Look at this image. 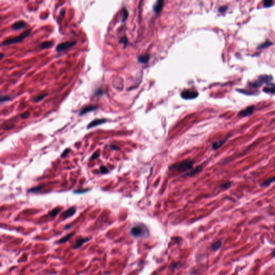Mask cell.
Masks as SVG:
<instances>
[{
  "label": "cell",
  "instance_id": "cell-1",
  "mask_svg": "<svg viewBox=\"0 0 275 275\" xmlns=\"http://www.w3.org/2000/svg\"><path fill=\"white\" fill-rule=\"evenodd\" d=\"M131 233L133 237L137 238L147 237L148 230L145 225L141 224L135 225L131 229Z\"/></svg>",
  "mask_w": 275,
  "mask_h": 275
},
{
  "label": "cell",
  "instance_id": "cell-2",
  "mask_svg": "<svg viewBox=\"0 0 275 275\" xmlns=\"http://www.w3.org/2000/svg\"><path fill=\"white\" fill-rule=\"evenodd\" d=\"M31 30L29 29V30H28L27 31H25L23 32L18 36L15 37H13V38H11L7 39H6V40H5L3 41L2 44H1V46H8V45H11V44L19 43V42L22 41V40H23L25 38H27V37L29 36V35L31 34Z\"/></svg>",
  "mask_w": 275,
  "mask_h": 275
},
{
  "label": "cell",
  "instance_id": "cell-3",
  "mask_svg": "<svg viewBox=\"0 0 275 275\" xmlns=\"http://www.w3.org/2000/svg\"><path fill=\"white\" fill-rule=\"evenodd\" d=\"M273 80V77L271 75H261L258 77L257 80L253 82L249 83V85L251 87L253 88H259L261 87L262 85L264 83H268L270 82L271 81Z\"/></svg>",
  "mask_w": 275,
  "mask_h": 275
},
{
  "label": "cell",
  "instance_id": "cell-4",
  "mask_svg": "<svg viewBox=\"0 0 275 275\" xmlns=\"http://www.w3.org/2000/svg\"><path fill=\"white\" fill-rule=\"evenodd\" d=\"M193 164L192 162L187 160L173 165L171 167V168H173L175 170L180 171H186V170L191 169Z\"/></svg>",
  "mask_w": 275,
  "mask_h": 275
},
{
  "label": "cell",
  "instance_id": "cell-5",
  "mask_svg": "<svg viewBox=\"0 0 275 275\" xmlns=\"http://www.w3.org/2000/svg\"><path fill=\"white\" fill-rule=\"evenodd\" d=\"M76 44L77 41H66L65 43H62L58 44L56 47V50L58 52H61L71 48L73 46H75Z\"/></svg>",
  "mask_w": 275,
  "mask_h": 275
},
{
  "label": "cell",
  "instance_id": "cell-6",
  "mask_svg": "<svg viewBox=\"0 0 275 275\" xmlns=\"http://www.w3.org/2000/svg\"><path fill=\"white\" fill-rule=\"evenodd\" d=\"M181 95L184 99H193L198 96V92L192 90H186L181 92Z\"/></svg>",
  "mask_w": 275,
  "mask_h": 275
},
{
  "label": "cell",
  "instance_id": "cell-7",
  "mask_svg": "<svg viewBox=\"0 0 275 275\" xmlns=\"http://www.w3.org/2000/svg\"><path fill=\"white\" fill-rule=\"evenodd\" d=\"M97 108H98V107L95 105H92V104L88 105L83 107V108L80 110V111H79V115L83 116L88 112L96 110Z\"/></svg>",
  "mask_w": 275,
  "mask_h": 275
},
{
  "label": "cell",
  "instance_id": "cell-8",
  "mask_svg": "<svg viewBox=\"0 0 275 275\" xmlns=\"http://www.w3.org/2000/svg\"><path fill=\"white\" fill-rule=\"evenodd\" d=\"M255 109V106L254 105L248 106L246 109H244L241 111H240L238 114V115L241 117H247L250 116L253 113L254 110Z\"/></svg>",
  "mask_w": 275,
  "mask_h": 275
},
{
  "label": "cell",
  "instance_id": "cell-9",
  "mask_svg": "<svg viewBox=\"0 0 275 275\" xmlns=\"http://www.w3.org/2000/svg\"><path fill=\"white\" fill-rule=\"evenodd\" d=\"M106 121L107 120L105 119H95L88 125L87 129H90V128L96 127L97 126L100 125L101 124L105 123V122H106Z\"/></svg>",
  "mask_w": 275,
  "mask_h": 275
},
{
  "label": "cell",
  "instance_id": "cell-10",
  "mask_svg": "<svg viewBox=\"0 0 275 275\" xmlns=\"http://www.w3.org/2000/svg\"><path fill=\"white\" fill-rule=\"evenodd\" d=\"M76 208L75 207H72V208H70L69 209H68V210H66V211L63 213L61 216H62V217L63 218V219H66L72 217L73 215H74L75 212H76Z\"/></svg>",
  "mask_w": 275,
  "mask_h": 275
},
{
  "label": "cell",
  "instance_id": "cell-11",
  "mask_svg": "<svg viewBox=\"0 0 275 275\" xmlns=\"http://www.w3.org/2000/svg\"><path fill=\"white\" fill-rule=\"evenodd\" d=\"M25 25H26V23L24 21H18L12 24L11 28L13 30L17 31V30H19L23 29L25 27Z\"/></svg>",
  "mask_w": 275,
  "mask_h": 275
},
{
  "label": "cell",
  "instance_id": "cell-12",
  "mask_svg": "<svg viewBox=\"0 0 275 275\" xmlns=\"http://www.w3.org/2000/svg\"><path fill=\"white\" fill-rule=\"evenodd\" d=\"M163 5H164V2L163 1H161V0L157 1L153 7V9H154L155 12H159L163 7Z\"/></svg>",
  "mask_w": 275,
  "mask_h": 275
},
{
  "label": "cell",
  "instance_id": "cell-13",
  "mask_svg": "<svg viewBox=\"0 0 275 275\" xmlns=\"http://www.w3.org/2000/svg\"><path fill=\"white\" fill-rule=\"evenodd\" d=\"M263 92L268 94H275V85L270 84L263 88Z\"/></svg>",
  "mask_w": 275,
  "mask_h": 275
},
{
  "label": "cell",
  "instance_id": "cell-14",
  "mask_svg": "<svg viewBox=\"0 0 275 275\" xmlns=\"http://www.w3.org/2000/svg\"><path fill=\"white\" fill-rule=\"evenodd\" d=\"M150 59V55L148 54H142L141 56H139L138 58V60L139 62L142 63H147Z\"/></svg>",
  "mask_w": 275,
  "mask_h": 275
},
{
  "label": "cell",
  "instance_id": "cell-15",
  "mask_svg": "<svg viewBox=\"0 0 275 275\" xmlns=\"http://www.w3.org/2000/svg\"><path fill=\"white\" fill-rule=\"evenodd\" d=\"M88 240H89V239H87V238H80V239H77V240L75 242V244L74 248H79L83 244L85 243L86 242L88 241Z\"/></svg>",
  "mask_w": 275,
  "mask_h": 275
},
{
  "label": "cell",
  "instance_id": "cell-16",
  "mask_svg": "<svg viewBox=\"0 0 275 275\" xmlns=\"http://www.w3.org/2000/svg\"><path fill=\"white\" fill-rule=\"evenodd\" d=\"M226 140H227V139L226 138V139H222V140H220L219 141H218L217 142H215L213 144V148L214 150H217L218 148H219L220 147L223 145V144H224L225 142L226 141Z\"/></svg>",
  "mask_w": 275,
  "mask_h": 275
},
{
  "label": "cell",
  "instance_id": "cell-17",
  "mask_svg": "<svg viewBox=\"0 0 275 275\" xmlns=\"http://www.w3.org/2000/svg\"><path fill=\"white\" fill-rule=\"evenodd\" d=\"M53 45V42L52 41H46L43 42L40 44L39 45V47L41 49H46V48H50V47L52 46Z\"/></svg>",
  "mask_w": 275,
  "mask_h": 275
},
{
  "label": "cell",
  "instance_id": "cell-18",
  "mask_svg": "<svg viewBox=\"0 0 275 275\" xmlns=\"http://www.w3.org/2000/svg\"><path fill=\"white\" fill-rule=\"evenodd\" d=\"M128 10L126 8H123L121 12V22H124L128 18Z\"/></svg>",
  "mask_w": 275,
  "mask_h": 275
},
{
  "label": "cell",
  "instance_id": "cell-19",
  "mask_svg": "<svg viewBox=\"0 0 275 275\" xmlns=\"http://www.w3.org/2000/svg\"><path fill=\"white\" fill-rule=\"evenodd\" d=\"M202 169V166H199L197 167L195 169L193 170L192 171H190L187 174V175L189 176H192L193 175H195L196 174H198V173H199Z\"/></svg>",
  "mask_w": 275,
  "mask_h": 275
},
{
  "label": "cell",
  "instance_id": "cell-20",
  "mask_svg": "<svg viewBox=\"0 0 275 275\" xmlns=\"http://www.w3.org/2000/svg\"><path fill=\"white\" fill-rule=\"evenodd\" d=\"M47 96H48L47 94H43L40 95H38V96H37L36 97H34L33 99V101L36 102V103H37V102L42 101L43 99H44Z\"/></svg>",
  "mask_w": 275,
  "mask_h": 275
},
{
  "label": "cell",
  "instance_id": "cell-21",
  "mask_svg": "<svg viewBox=\"0 0 275 275\" xmlns=\"http://www.w3.org/2000/svg\"><path fill=\"white\" fill-rule=\"evenodd\" d=\"M61 209L60 208H56L53 210H52L49 213V215L52 217H56V216L59 214V213L61 211Z\"/></svg>",
  "mask_w": 275,
  "mask_h": 275
},
{
  "label": "cell",
  "instance_id": "cell-22",
  "mask_svg": "<svg viewBox=\"0 0 275 275\" xmlns=\"http://www.w3.org/2000/svg\"><path fill=\"white\" fill-rule=\"evenodd\" d=\"M222 244V242L220 241L215 242L213 243V244H212V248L213 251H216L218 250V249L221 247Z\"/></svg>",
  "mask_w": 275,
  "mask_h": 275
},
{
  "label": "cell",
  "instance_id": "cell-23",
  "mask_svg": "<svg viewBox=\"0 0 275 275\" xmlns=\"http://www.w3.org/2000/svg\"><path fill=\"white\" fill-rule=\"evenodd\" d=\"M73 234H74V233H70V234H68L67 235H66L65 237H63L62 239L59 240L58 241V243L62 244V243H65L68 240L70 239V237H72Z\"/></svg>",
  "mask_w": 275,
  "mask_h": 275
},
{
  "label": "cell",
  "instance_id": "cell-24",
  "mask_svg": "<svg viewBox=\"0 0 275 275\" xmlns=\"http://www.w3.org/2000/svg\"><path fill=\"white\" fill-rule=\"evenodd\" d=\"M274 182H275V176L273 177H271L270 179H268V180H267L264 182H263V183L262 184V186H269L271 183H272Z\"/></svg>",
  "mask_w": 275,
  "mask_h": 275
},
{
  "label": "cell",
  "instance_id": "cell-25",
  "mask_svg": "<svg viewBox=\"0 0 275 275\" xmlns=\"http://www.w3.org/2000/svg\"><path fill=\"white\" fill-rule=\"evenodd\" d=\"M99 170V173L101 174H103V175L108 174V173H109V170L106 167L104 166H102L100 167Z\"/></svg>",
  "mask_w": 275,
  "mask_h": 275
},
{
  "label": "cell",
  "instance_id": "cell-26",
  "mask_svg": "<svg viewBox=\"0 0 275 275\" xmlns=\"http://www.w3.org/2000/svg\"><path fill=\"white\" fill-rule=\"evenodd\" d=\"M263 3H264L263 5H264V7H270L271 6L273 5V1L271 0H266V1H263Z\"/></svg>",
  "mask_w": 275,
  "mask_h": 275
},
{
  "label": "cell",
  "instance_id": "cell-27",
  "mask_svg": "<svg viewBox=\"0 0 275 275\" xmlns=\"http://www.w3.org/2000/svg\"><path fill=\"white\" fill-rule=\"evenodd\" d=\"M271 44H271L270 41H266L265 43H264L262 44H261V45L259 46V48L262 49V48H265V47H268V46H270Z\"/></svg>",
  "mask_w": 275,
  "mask_h": 275
},
{
  "label": "cell",
  "instance_id": "cell-28",
  "mask_svg": "<svg viewBox=\"0 0 275 275\" xmlns=\"http://www.w3.org/2000/svg\"><path fill=\"white\" fill-rule=\"evenodd\" d=\"M10 99V97L9 96H1V99H0V101H1V103H3L4 102L7 101H9Z\"/></svg>",
  "mask_w": 275,
  "mask_h": 275
},
{
  "label": "cell",
  "instance_id": "cell-29",
  "mask_svg": "<svg viewBox=\"0 0 275 275\" xmlns=\"http://www.w3.org/2000/svg\"><path fill=\"white\" fill-rule=\"evenodd\" d=\"M99 153H94L92 155V157H91L90 159V161H92V160H96L99 157Z\"/></svg>",
  "mask_w": 275,
  "mask_h": 275
},
{
  "label": "cell",
  "instance_id": "cell-30",
  "mask_svg": "<svg viewBox=\"0 0 275 275\" xmlns=\"http://www.w3.org/2000/svg\"><path fill=\"white\" fill-rule=\"evenodd\" d=\"M70 149H68V148L65 150V151H63V154L61 155V157H66L67 156L68 154H69V153H70Z\"/></svg>",
  "mask_w": 275,
  "mask_h": 275
},
{
  "label": "cell",
  "instance_id": "cell-31",
  "mask_svg": "<svg viewBox=\"0 0 275 275\" xmlns=\"http://www.w3.org/2000/svg\"><path fill=\"white\" fill-rule=\"evenodd\" d=\"M119 42L121 43L124 44H127V42H128V39H127V37L124 36L123 37L121 38L120 40H119Z\"/></svg>",
  "mask_w": 275,
  "mask_h": 275
},
{
  "label": "cell",
  "instance_id": "cell-32",
  "mask_svg": "<svg viewBox=\"0 0 275 275\" xmlns=\"http://www.w3.org/2000/svg\"><path fill=\"white\" fill-rule=\"evenodd\" d=\"M103 94V92L101 89H97L95 91V95H97V96H101V95H102Z\"/></svg>",
  "mask_w": 275,
  "mask_h": 275
},
{
  "label": "cell",
  "instance_id": "cell-33",
  "mask_svg": "<svg viewBox=\"0 0 275 275\" xmlns=\"http://www.w3.org/2000/svg\"><path fill=\"white\" fill-rule=\"evenodd\" d=\"M227 9V7L226 6H222V7L219 8L218 11H219V12L222 13V12H225V11H226Z\"/></svg>",
  "mask_w": 275,
  "mask_h": 275
},
{
  "label": "cell",
  "instance_id": "cell-34",
  "mask_svg": "<svg viewBox=\"0 0 275 275\" xmlns=\"http://www.w3.org/2000/svg\"><path fill=\"white\" fill-rule=\"evenodd\" d=\"M29 115H30V112L28 111V112H24V113L22 114V115H21V117L23 119L27 118L29 117Z\"/></svg>",
  "mask_w": 275,
  "mask_h": 275
},
{
  "label": "cell",
  "instance_id": "cell-35",
  "mask_svg": "<svg viewBox=\"0 0 275 275\" xmlns=\"http://www.w3.org/2000/svg\"><path fill=\"white\" fill-rule=\"evenodd\" d=\"M231 184H232L231 182H228V183H226L224 184V185H222V188L226 189L230 187V186H231Z\"/></svg>",
  "mask_w": 275,
  "mask_h": 275
},
{
  "label": "cell",
  "instance_id": "cell-36",
  "mask_svg": "<svg viewBox=\"0 0 275 275\" xmlns=\"http://www.w3.org/2000/svg\"><path fill=\"white\" fill-rule=\"evenodd\" d=\"M41 189V186H39V188L31 189H30L29 191H30V192H37V190H40Z\"/></svg>",
  "mask_w": 275,
  "mask_h": 275
},
{
  "label": "cell",
  "instance_id": "cell-37",
  "mask_svg": "<svg viewBox=\"0 0 275 275\" xmlns=\"http://www.w3.org/2000/svg\"><path fill=\"white\" fill-rule=\"evenodd\" d=\"M110 148H111V150H119V148L115 145H111L110 146Z\"/></svg>",
  "mask_w": 275,
  "mask_h": 275
},
{
  "label": "cell",
  "instance_id": "cell-38",
  "mask_svg": "<svg viewBox=\"0 0 275 275\" xmlns=\"http://www.w3.org/2000/svg\"><path fill=\"white\" fill-rule=\"evenodd\" d=\"M65 10L61 9V10L60 11V16L62 17H64V15H65Z\"/></svg>",
  "mask_w": 275,
  "mask_h": 275
},
{
  "label": "cell",
  "instance_id": "cell-39",
  "mask_svg": "<svg viewBox=\"0 0 275 275\" xmlns=\"http://www.w3.org/2000/svg\"><path fill=\"white\" fill-rule=\"evenodd\" d=\"M4 57H5V55H4L3 53H1V54H0V59H1V60H2Z\"/></svg>",
  "mask_w": 275,
  "mask_h": 275
},
{
  "label": "cell",
  "instance_id": "cell-40",
  "mask_svg": "<svg viewBox=\"0 0 275 275\" xmlns=\"http://www.w3.org/2000/svg\"><path fill=\"white\" fill-rule=\"evenodd\" d=\"M275 275V273H274V275Z\"/></svg>",
  "mask_w": 275,
  "mask_h": 275
}]
</instances>
